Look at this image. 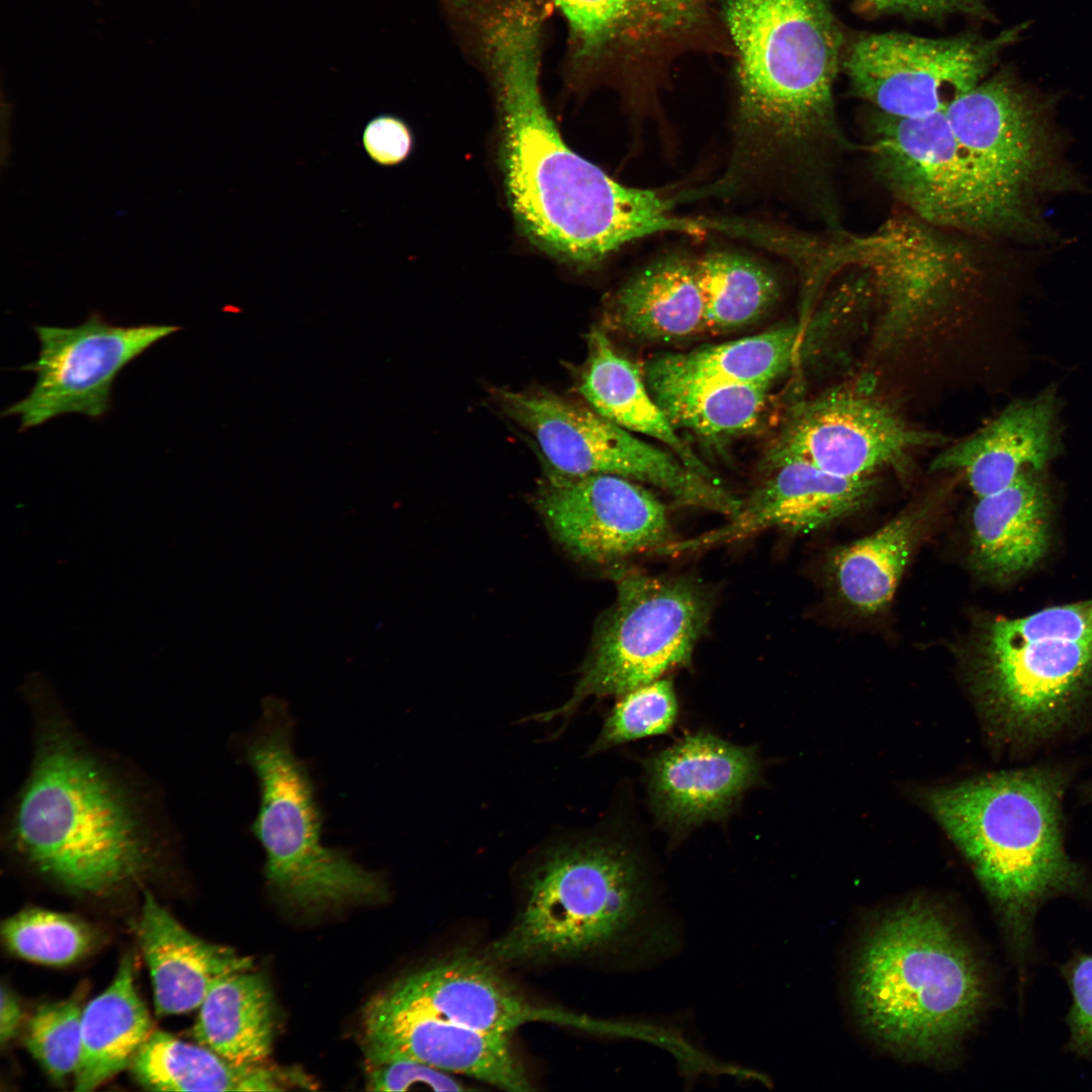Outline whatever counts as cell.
Listing matches in <instances>:
<instances>
[{
	"instance_id": "cell-1",
	"label": "cell",
	"mask_w": 1092,
	"mask_h": 1092,
	"mask_svg": "<svg viewBox=\"0 0 1092 1092\" xmlns=\"http://www.w3.org/2000/svg\"><path fill=\"white\" fill-rule=\"evenodd\" d=\"M541 37L535 20L505 16L484 25L472 46L495 92L507 193L526 237L587 267L650 236L711 234L712 218L678 215V199L621 184L563 143L541 95Z\"/></svg>"
},
{
	"instance_id": "cell-2",
	"label": "cell",
	"mask_w": 1092,
	"mask_h": 1092,
	"mask_svg": "<svg viewBox=\"0 0 1092 1092\" xmlns=\"http://www.w3.org/2000/svg\"><path fill=\"white\" fill-rule=\"evenodd\" d=\"M31 703L33 754L8 816L10 849L77 895H108L154 874L169 839L144 794L49 698Z\"/></svg>"
},
{
	"instance_id": "cell-3",
	"label": "cell",
	"mask_w": 1092,
	"mask_h": 1092,
	"mask_svg": "<svg viewBox=\"0 0 1092 1092\" xmlns=\"http://www.w3.org/2000/svg\"><path fill=\"white\" fill-rule=\"evenodd\" d=\"M721 16L733 65L735 165L836 139L833 88L846 40L831 0H721Z\"/></svg>"
},
{
	"instance_id": "cell-4",
	"label": "cell",
	"mask_w": 1092,
	"mask_h": 1092,
	"mask_svg": "<svg viewBox=\"0 0 1092 1092\" xmlns=\"http://www.w3.org/2000/svg\"><path fill=\"white\" fill-rule=\"evenodd\" d=\"M1061 796L1059 777L1030 768L938 788L926 798L969 859L1022 961L1032 947L1039 907L1086 891L1085 876L1064 845Z\"/></svg>"
},
{
	"instance_id": "cell-5",
	"label": "cell",
	"mask_w": 1092,
	"mask_h": 1092,
	"mask_svg": "<svg viewBox=\"0 0 1092 1092\" xmlns=\"http://www.w3.org/2000/svg\"><path fill=\"white\" fill-rule=\"evenodd\" d=\"M986 988L969 945L938 909L912 901L885 916L855 963L852 999L863 1029L888 1051L931 1061L975 1025Z\"/></svg>"
},
{
	"instance_id": "cell-6",
	"label": "cell",
	"mask_w": 1092,
	"mask_h": 1092,
	"mask_svg": "<svg viewBox=\"0 0 1092 1092\" xmlns=\"http://www.w3.org/2000/svg\"><path fill=\"white\" fill-rule=\"evenodd\" d=\"M523 902L485 957L503 964L574 960L627 937L648 906L645 868L629 842L592 832L556 838L524 872Z\"/></svg>"
},
{
	"instance_id": "cell-7",
	"label": "cell",
	"mask_w": 1092,
	"mask_h": 1092,
	"mask_svg": "<svg viewBox=\"0 0 1092 1092\" xmlns=\"http://www.w3.org/2000/svg\"><path fill=\"white\" fill-rule=\"evenodd\" d=\"M293 730L287 704L267 697L244 746L260 789L252 832L265 851L268 887L303 909L383 901L387 887L380 874L323 843V811L308 768L294 753Z\"/></svg>"
},
{
	"instance_id": "cell-8",
	"label": "cell",
	"mask_w": 1092,
	"mask_h": 1092,
	"mask_svg": "<svg viewBox=\"0 0 1092 1092\" xmlns=\"http://www.w3.org/2000/svg\"><path fill=\"white\" fill-rule=\"evenodd\" d=\"M968 648L970 680L997 727L1041 739L1092 690V598L987 620Z\"/></svg>"
},
{
	"instance_id": "cell-9",
	"label": "cell",
	"mask_w": 1092,
	"mask_h": 1092,
	"mask_svg": "<svg viewBox=\"0 0 1092 1092\" xmlns=\"http://www.w3.org/2000/svg\"><path fill=\"white\" fill-rule=\"evenodd\" d=\"M564 19L574 76L633 105L659 97L689 57H728L721 0H550Z\"/></svg>"
},
{
	"instance_id": "cell-10",
	"label": "cell",
	"mask_w": 1092,
	"mask_h": 1092,
	"mask_svg": "<svg viewBox=\"0 0 1092 1092\" xmlns=\"http://www.w3.org/2000/svg\"><path fill=\"white\" fill-rule=\"evenodd\" d=\"M1049 97L1011 69L985 78L945 115L976 186L987 234L1028 235L1059 180Z\"/></svg>"
},
{
	"instance_id": "cell-11",
	"label": "cell",
	"mask_w": 1092,
	"mask_h": 1092,
	"mask_svg": "<svg viewBox=\"0 0 1092 1092\" xmlns=\"http://www.w3.org/2000/svg\"><path fill=\"white\" fill-rule=\"evenodd\" d=\"M616 582L572 696L537 720L567 718L588 697H620L691 663L712 615V592L688 575L636 570L617 572Z\"/></svg>"
},
{
	"instance_id": "cell-12",
	"label": "cell",
	"mask_w": 1092,
	"mask_h": 1092,
	"mask_svg": "<svg viewBox=\"0 0 1092 1092\" xmlns=\"http://www.w3.org/2000/svg\"><path fill=\"white\" fill-rule=\"evenodd\" d=\"M503 412L536 441L543 466L567 476L611 474L652 485L679 506L732 516L740 498L716 479L580 405L538 389L494 391Z\"/></svg>"
},
{
	"instance_id": "cell-13",
	"label": "cell",
	"mask_w": 1092,
	"mask_h": 1092,
	"mask_svg": "<svg viewBox=\"0 0 1092 1092\" xmlns=\"http://www.w3.org/2000/svg\"><path fill=\"white\" fill-rule=\"evenodd\" d=\"M1026 24L995 36L964 32L925 37L907 32L861 33L846 40L841 70L857 97L896 117L943 112L998 62Z\"/></svg>"
},
{
	"instance_id": "cell-14",
	"label": "cell",
	"mask_w": 1092,
	"mask_h": 1092,
	"mask_svg": "<svg viewBox=\"0 0 1092 1092\" xmlns=\"http://www.w3.org/2000/svg\"><path fill=\"white\" fill-rule=\"evenodd\" d=\"M945 230L907 212L840 247L842 265L868 274L878 305L875 347L897 348L942 312L972 280L971 252Z\"/></svg>"
},
{
	"instance_id": "cell-15",
	"label": "cell",
	"mask_w": 1092,
	"mask_h": 1092,
	"mask_svg": "<svg viewBox=\"0 0 1092 1092\" xmlns=\"http://www.w3.org/2000/svg\"><path fill=\"white\" fill-rule=\"evenodd\" d=\"M948 441L911 425L867 385L843 384L793 405L764 462L799 459L836 475L872 477L905 473L913 453Z\"/></svg>"
},
{
	"instance_id": "cell-16",
	"label": "cell",
	"mask_w": 1092,
	"mask_h": 1092,
	"mask_svg": "<svg viewBox=\"0 0 1092 1092\" xmlns=\"http://www.w3.org/2000/svg\"><path fill=\"white\" fill-rule=\"evenodd\" d=\"M33 328L38 356L19 370L35 373V383L25 397L2 412V416L19 417L21 432L66 414L102 418L110 408L118 373L154 344L182 329L156 324L120 326L97 312L71 328Z\"/></svg>"
},
{
	"instance_id": "cell-17",
	"label": "cell",
	"mask_w": 1092,
	"mask_h": 1092,
	"mask_svg": "<svg viewBox=\"0 0 1092 1092\" xmlns=\"http://www.w3.org/2000/svg\"><path fill=\"white\" fill-rule=\"evenodd\" d=\"M534 506L575 558L611 564L675 541L665 505L641 483L611 474L567 476L543 466Z\"/></svg>"
},
{
	"instance_id": "cell-18",
	"label": "cell",
	"mask_w": 1092,
	"mask_h": 1092,
	"mask_svg": "<svg viewBox=\"0 0 1092 1092\" xmlns=\"http://www.w3.org/2000/svg\"><path fill=\"white\" fill-rule=\"evenodd\" d=\"M868 151L882 182L921 220L987 235L976 186L945 111L896 117L876 111Z\"/></svg>"
},
{
	"instance_id": "cell-19",
	"label": "cell",
	"mask_w": 1092,
	"mask_h": 1092,
	"mask_svg": "<svg viewBox=\"0 0 1092 1092\" xmlns=\"http://www.w3.org/2000/svg\"><path fill=\"white\" fill-rule=\"evenodd\" d=\"M364 1043L371 1066L415 1060L507 1091L533 1089L509 1034L479 1031L405 1008L383 993L365 1008Z\"/></svg>"
},
{
	"instance_id": "cell-20",
	"label": "cell",
	"mask_w": 1092,
	"mask_h": 1092,
	"mask_svg": "<svg viewBox=\"0 0 1092 1092\" xmlns=\"http://www.w3.org/2000/svg\"><path fill=\"white\" fill-rule=\"evenodd\" d=\"M768 477L723 526L686 540H675L660 555L706 550L746 539L767 529L811 533L866 508L878 482L845 477L793 459L767 467Z\"/></svg>"
},
{
	"instance_id": "cell-21",
	"label": "cell",
	"mask_w": 1092,
	"mask_h": 1092,
	"mask_svg": "<svg viewBox=\"0 0 1092 1092\" xmlns=\"http://www.w3.org/2000/svg\"><path fill=\"white\" fill-rule=\"evenodd\" d=\"M484 957L459 951L395 982L392 1002L483 1032L509 1034L531 1022L592 1027L588 1019L534 1005Z\"/></svg>"
},
{
	"instance_id": "cell-22",
	"label": "cell",
	"mask_w": 1092,
	"mask_h": 1092,
	"mask_svg": "<svg viewBox=\"0 0 1092 1092\" xmlns=\"http://www.w3.org/2000/svg\"><path fill=\"white\" fill-rule=\"evenodd\" d=\"M656 819L675 832L726 817L760 779L752 747L716 735H686L644 760Z\"/></svg>"
},
{
	"instance_id": "cell-23",
	"label": "cell",
	"mask_w": 1092,
	"mask_h": 1092,
	"mask_svg": "<svg viewBox=\"0 0 1092 1092\" xmlns=\"http://www.w3.org/2000/svg\"><path fill=\"white\" fill-rule=\"evenodd\" d=\"M1056 415L1051 390L1012 402L972 436L945 445L929 469L962 473L977 497L997 491L1022 471L1040 470L1054 458Z\"/></svg>"
},
{
	"instance_id": "cell-24",
	"label": "cell",
	"mask_w": 1092,
	"mask_h": 1092,
	"mask_svg": "<svg viewBox=\"0 0 1092 1092\" xmlns=\"http://www.w3.org/2000/svg\"><path fill=\"white\" fill-rule=\"evenodd\" d=\"M138 935L160 1016L199 1007L217 980L253 966L233 948L191 933L149 891L144 893Z\"/></svg>"
},
{
	"instance_id": "cell-25",
	"label": "cell",
	"mask_w": 1092,
	"mask_h": 1092,
	"mask_svg": "<svg viewBox=\"0 0 1092 1092\" xmlns=\"http://www.w3.org/2000/svg\"><path fill=\"white\" fill-rule=\"evenodd\" d=\"M1050 518V495L1033 469L978 497L971 516L972 568L997 582L1025 573L1049 550Z\"/></svg>"
},
{
	"instance_id": "cell-26",
	"label": "cell",
	"mask_w": 1092,
	"mask_h": 1092,
	"mask_svg": "<svg viewBox=\"0 0 1092 1092\" xmlns=\"http://www.w3.org/2000/svg\"><path fill=\"white\" fill-rule=\"evenodd\" d=\"M607 323L640 341L674 342L707 332L694 259L668 255L630 277L614 294Z\"/></svg>"
},
{
	"instance_id": "cell-27",
	"label": "cell",
	"mask_w": 1092,
	"mask_h": 1092,
	"mask_svg": "<svg viewBox=\"0 0 1092 1092\" xmlns=\"http://www.w3.org/2000/svg\"><path fill=\"white\" fill-rule=\"evenodd\" d=\"M578 391L607 420L631 433L656 440L690 468L716 479L679 437L652 395L643 371L621 354L600 329H593L587 336V357L578 377Z\"/></svg>"
},
{
	"instance_id": "cell-28",
	"label": "cell",
	"mask_w": 1092,
	"mask_h": 1092,
	"mask_svg": "<svg viewBox=\"0 0 1092 1092\" xmlns=\"http://www.w3.org/2000/svg\"><path fill=\"white\" fill-rule=\"evenodd\" d=\"M933 508L931 500L915 505L872 534L830 552L827 573L847 607L861 615L888 607Z\"/></svg>"
},
{
	"instance_id": "cell-29",
	"label": "cell",
	"mask_w": 1092,
	"mask_h": 1092,
	"mask_svg": "<svg viewBox=\"0 0 1092 1092\" xmlns=\"http://www.w3.org/2000/svg\"><path fill=\"white\" fill-rule=\"evenodd\" d=\"M816 353L809 329L797 323L688 352L663 353L651 358L643 372L771 387Z\"/></svg>"
},
{
	"instance_id": "cell-30",
	"label": "cell",
	"mask_w": 1092,
	"mask_h": 1092,
	"mask_svg": "<svg viewBox=\"0 0 1092 1092\" xmlns=\"http://www.w3.org/2000/svg\"><path fill=\"white\" fill-rule=\"evenodd\" d=\"M151 1032V1018L135 989L134 968L127 956L110 985L82 1010L74 1089L92 1091L129 1067Z\"/></svg>"
},
{
	"instance_id": "cell-31",
	"label": "cell",
	"mask_w": 1092,
	"mask_h": 1092,
	"mask_svg": "<svg viewBox=\"0 0 1092 1092\" xmlns=\"http://www.w3.org/2000/svg\"><path fill=\"white\" fill-rule=\"evenodd\" d=\"M129 1068L136 1083L151 1091H274L298 1077L231 1062L162 1030H152Z\"/></svg>"
},
{
	"instance_id": "cell-32",
	"label": "cell",
	"mask_w": 1092,
	"mask_h": 1092,
	"mask_svg": "<svg viewBox=\"0 0 1092 1092\" xmlns=\"http://www.w3.org/2000/svg\"><path fill=\"white\" fill-rule=\"evenodd\" d=\"M273 1001L266 980L250 970L217 980L207 992L192 1034L197 1043L237 1064H258L271 1052Z\"/></svg>"
},
{
	"instance_id": "cell-33",
	"label": "cell",
	"mask_w": 1092,
	"mask_h": 1092,
	"mask_svg": "<svg viewBox=\"0 0 1092 1092\" xmlns=\"http://www.w3.org/2000/svg\"><path fill=\"white\" fill-rule=\"evenodd\" d=\"M643 373L671 425L710 441L751 432L767 408L768 386Z\"/></svg>"
},
{
	"instance_id": "cell-34",
	"label": "cell",
	"mask_w": 1092,
	"mask_h": 1092,
	"mask_svg": "<svg viewBox=\"0 0 1092 1092\" xmlns=\"http://www.w3.org/2000/svg\"><path fill=\"white\" fill-rule=\"evenodd\" d=\"M701 288L707 332L722 333L746 327L776 302L779 283L758 261L732 251H712L694 259Z\"/></svg>"
},
{
	"instance_id": "cell-35",
	"label": "cell",
	"mask_w": 1092,
	"mask_h": 1092,
	"mask_svg": "<svg viewBox=\"0 0 1092 1092\" xmlns=\"http://www.w3.org/2000/svg\"><path fill=\"white\" fill-rule=\"evenodd\" d=\"M1 936L15 956L47 966H66L90 951L95 933L82 919L41 908H27L1 925Z\"/></svg>"
},
{
	"instance_id": "cell-36",
	"label": "cell",
	"mask_w": 1092,
	"mask_h": 1092,
	"mask_svg": "<svg viewBox=\"0 0 1092 1092\" xmlns=\"http://www.w3.org/2000/svg\"><path fill=\"white\" fill-rule=\"evenodd\" d=\"M678 703L672 681L659 678L622 696L609 712L589 753L629 741L669 732L676 723Z\"/></svg>"
},
{
	"instance_id": "cell-37",
	"label": "cell",
	"mask_w": 1092,
	"mask_h": 1092,
	"mask_svg": "<svg viewBox=\"0 0 1092 1092\" xmlns=\"http://www.w3.org/2000/svg\"><path fill=\"white\" fill-rule=\"evenodd\" d=\"M79 1000H67L39 1006L26 1025L25 1045L49 1078L63 1084L75 1074L81 1050Z\"/></svg>"
},
{
	"instance_id": "cell-38",
	"label": "cell",
	"mask_w": 1092,
	"mask_h": 1092,
	"mask_svg": "<svg viewBox=\"0 0 1092 1092\" xmlns=\"http://www.w3.org/2000/svg\"><path fill=\"white\" fill-rule=\"evenodd\" d=\"M1062 974L1072 998L1067 1018L1070 1048L1092 1059V953L1074 954L1062 967Z\"/></svg>"
},
{
	"instance_id": "cell-39",
	"label": "cell",
	"mask_w": 1092,
	"mask_h": 1092,
	"mask_svg": "<svg viewBox=\"0 0 1092 1092\" xmlns=\"http://www.w3.org/2000/svg\"><path fill=\"white\" fill-rule=\"evenodd\" d=\"M368 1089L373 1091H461L465 1088L451 1073L415 1060H393L371 1066Z\"/></svg>"
},
{
	"instance_id": "cell-40",
	"label": "cell",
	"mask_w": 1092,
	"mask_h": 1092,
	"mask_svg": "<svg viewBox=\"0 0 1092 1092\" xmlns=\"http://www.w3.org/2000/svg\"><path fill=\"white\" fill-rule=\"evenodd\" d=\"M859 12L897 15L915 20L940 21L952 16L989 19L987 0H855Z\"/></svg>"
},
{
	"instance_id": "cell-41",
	"label": "cell",
	"mask_w": 1092,
	"mask_h": 1092,
	"mask_svg": "<svg viewBox=\"0 0 1092 1092\" xmlns=\"http://www.w3.org/2000/svg\"><path fill=\"white\" fill-rule=\"evenodd\" d=\"M363 146L368 156L382 166L404 161L413 148V134L400 118L381 114L372 118L363 131Z\"/></svg>"
},
{
	"instance_id": "cell-42",
	"label": "cell",
	"mask_w": 1092,
	"mask_h": 1092,
	"mask_svg": "<svg viewBox=\"0 0 1092 1092\" xmlns=\"http://www.w3.org/2000/svg\"><path fill=\"white\" fill-rule=\"evenodd\" d=\"M0 1000V1042L5 1045L17 1033L22 1019L20 1003L13 991L2 985Z\"/></svg>"
},
{
	"instance_id": "cell-43",
	"label": "cell",
	"mask_w": 1092,
	"mask_h": 1092,
	"mask_svg": "<svg viewBox=\"0 0 1092 1092\" xmlns=\"http://www.w3.org/2000/svg\"><path fill=\"white\" fill-rule=\"evenodd\" d=\"M451 3H452V0H451Z\"/></svg>"
}]
</instances>
